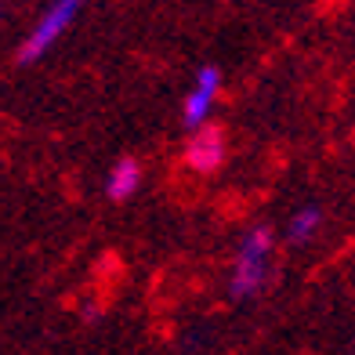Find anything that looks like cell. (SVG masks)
I'll return each mask as SVG.
<instances>
[{
    "mask_svg": "<svg viewBox=\"0 0 355 355\" xmlns=\"http://www.w3.org/2000/svg\"><path fill=\"white\" fill-rule=\"evenodd\" d=\"M268 257H272V229L268 225H254L236 247V265L229 279V294L236 301H250L254 294H261V286L268 279Z\"/></svg>",
    "mask_w": 355,
    "mask_h": 355,
    "instance_id": "cell-1",
    "label": "cell"
},
{
    "mask_svg": "<svg viewBox=\"0 0 355 355\" xmlns=\"http://www.w3.org/2000/svg\"><path fill=\"white\" fill-rule=\"evenodd\" d=\"M87 0H51L47 4V11L40 15V22L33 26V33H29L19 47V66H33V62H40L51 47L62 40V33L76 22L80 8H84Z\"/></svg>",
    "mask_w": 355,
    "mask_h": 355,
    "instance_id": "cell-2",
    "label": "cell"
},
{
    "mask_svg": "<svg viewBox=\"0 0 355 355\" xmlns=\"http://www.w3.org/2000/svg\"><path fill=\"white\" fill-rule=\"evenodd\" d=\"M218 91H221V69L218 66H203L196 73V84H192V91L185 94V102H182V120H185L189 131L207 127L211 109L218 102Z\"/></svg>",
    "mask_w": 355,
    "mask_h": 355,
    "instance_id": "cell-3",
    "label": "cell"
},
{
    "mask_svg": "<svg viewBox=\"0 0 355 355\" xmlns=\"http://www.w3.org/2000/svg\"><path fill=\"white\" fill-rule=\"evenodd\" d=\"M225 156H229V141H225V131L214 123L200 127V131H192L189 145H185V164L196 171V174H214Z\"/></svg>",
    "mask_w": 355,
    "mask_h": 355,
    "instance_id": "cell-4",
    "label": "cell"
},
{
    "mask_svg": "<svg viewBox=\"0 0 355 355\" xmlns=\"http://www.w3.org/2000/svg\"><path fill=\"white\" fill-rule=\"evenodd\" d=\"M138 185H141V164L135 156H120L116 164H112L109 178H105V196L112 203H123L138 192Z\"/></svg>",
    "mask_w": 355,
    "mask_h": 355,
    "instance_id": "cell-5",
    "label": "cell"
},
{
    "mask_svg": "<svg viewBox=\"0 0 355 355\" xmlns=\"http://www.w3.org/2000/svg\"><path fill=\"white\" fill-rule=\"evenodd\" d=\"M322 229V211L319 207H301V211L290 218V225H286V239L290 243H309V239L315 236Z\"/></svg>",
    "mask_w": 355,
    "mask_h": 355,
    "instance_id": "cell-6",
    "label": "cell"
}]
</instances>
